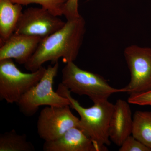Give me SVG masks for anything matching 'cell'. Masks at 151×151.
I'll list each match as a JSON object with an SVG mask.
<instances>
[{"label": "cell", "instance_id": "cell-8", "mask_svg": "<svg viewBox=\"0 0 151 151\" xmlns=\"http://www.w3.org/2000/svg\"><path fill=\"white\" fill-rule=\"evenodd\" d=\"M65 23L43 7H30L22 12L14 33L42 39L60 29Z\"/></svg>", "mask_w": 151, "mask_h": 151}, {"label": "cell", "instance_id": "cell-6", "mask_svg": "<svg viewBox=\"0 0 151 151\" xmlns=\"http://www.w3.org/2000/svg\"><path fill=\"white\" fill-rule=\"evenodd\" d=\"M124 56L131 73V80L124 87L129 94L151 90V48L132 45L126 48Z\"/></svg>", "mask_w": 151, "mask_h": 151}, {"label": "cell", "instance_id": "cell-4", "mask_svg": "<svg viewBox=\"0 0 151 151\" xmlns=\"http://www.w3.org/2000/svg\"><path fill=\"white\" fill-rule=\"evenodd\" d=\"M59 68L58 62L49 65L40 81L25 93L17 103L19 111L27 117L32 116L42 105L63 107L70 105L66 97L53 90L54 78Z\"/></svg>", "mask_w": 151, "mask_h": 151}, {"label": "cell", "instance_id": "cell-13", "mask_svg": "<svg viewBox=\"0 0 151 151\" xmlns=\"http://www.w3.org/2000/svg\"><path fill=\"white\" fill-rule=\"evenodd\" d=\"M132 136L151 149V112L137 111L133 117Z\"/></svg>", "mask_w": 151, "mask_h": 151}, {"label": "cell", "instance_id": "cell-15", "mask_svg": "<svg viewBox=\"0 0 151 151\" xmlns=\"http://www.w3.org/2000/svg\"><path fill=\"white\" fill-rule=\"evenodd\" d=\"M12 2L22 5L31 4H38L52 14L57 16L63 15V9L67 0H10Z\"/></svg>", "mask_w": 151, "mask_h": 151}, {"label": "cell", "instance_id": "cell-5", "mask_svg": "<svg viewBox=\"0 0 151 151\" xmlns=\"http://www.w3.org/2000/svg\"><path fill=\"white\" fill-rule=\"evenodd\" d=\"M46 68L42 66L30 73L22 72L12 59L0 60V99L17 103L22 96L40 81Z\"/></svg>", "mask_w": 151, "mask_h": 151}, {"label": "cell", "instance_id": "cell-10", "mask_svg": "<svg viewBox=\"0 0 151 151\" xmlns=\"http://www.w3.org/2000/svg\"><path fill=\"white\" fill-rule=\"evenodd\" d=\"M133 118L129 102L119 99L114 104L111 116L109 137L118 146H121L128 137L132 134Z\"/></svg>", "mask_w": 151, "mask_h": 151}, {"label": "cell", "instance_id": "cell-12", "mask_svg": "<svg viewBox=\"0 0 151 151\" xmlns=\"http://www.w3.org/2000/svg\"><path fill=\"white\" fill-rule=\"evenodd\" d=\"M22 5L10 0H0V45L12 35L22 13Z\"/></svg>", "mask_w": 151, "mask_h": 151}, {"label": "cell", "instance_id": "cell-2", "mask_svg": "<svg viewBox=\"0 0 151 151\" xmlns=\"http://www.w3.org/2000/svg\"><path fill=\"white\" fill-rule=\"evenodd\" d=\"M56 92L68 98L70 101V108L79 114V129L91 139L100 151H107L106 146L111 144L109 127L114 105L108 100L94 103L90 108H84L71 96V92L61 83Z\"/></svg>", "mask_w": 151, "mask_h": 151}, {"label": "cell", "instance_id": "cell-1", "mask_svg": "<svg viewBox=\"0 0 151 151\" xmlns=\"http://www.w3.org/2000/svg\"><path fill=\"white\" fill-rule=\"evenodd\" d=\"M85 22L80 16L69 20L61 28L42 39L36 50L24 64L25 69L34 72L45 63L53 65L62 58L63 62H73L76 59L85 32Z\"/></svg>", "mask_w": 151, "mask_h": 151}, {"label": "cell", "instance_id": "cell-17", "mask_svg": "<svg viewBox=\"0 0 151 151\" xmlns=\"http://www.w3.org/2000/svg\"><path fill=\"white\" fill-rule=\"evenodd\" d=\"M78 0H67L63 9V15H64L67 20L74 19L79 17L78 11Z\"/></svg>", "mask_w": 151, "mask_h": 151}, {"label": "cell", "instance_id": "cell-18", "mask_svg": "<svg viewBox=\"0 0 151 151\" xmlns=\"http://www.w3.org/2000/svg\"><path fill=\"white\" fill-rule=\"evenodd\" d=\"M128 102L130 104L151 106V90L144 93L130 95Z\"/></svg>", "mask_w": 151, "mask_h": 151}, {"label": "cell", "instance_id": "cell-7", "mask_svg": "<svg viewBox=\"0 0 151 151\" xmlns=\"http://www.w3.org/2000/svg\"><path fill=\"white\" fill-rule=\"evenodd\" d=\"M70 105L46 106L38 118L37 132L45 142L55 140L73 127L79 128V119L72 113Z\"/></svg>", "mask_w": 151, "mask_h": 151}, {"label": "cell", "instance_id": "cell-9", "mask_svg": "<svg viewBox=\"0 0 151 151\" xmlns=\"http://www.w3.org/2000/svg\"><path fill=\"white\" fill-rule=\"evenodd\" d=\"M42 39L38 37L14 33L0 48V60L14 59L24 64L35 53Z\"/></svg>", "mask_w": 151, "mask_h": 151}, {"label": "cell", "instance_id": "cell-14", "mask_svg": "<svg viewBox=\"0 0 151 151\" xmlns=\"http://www.w3.org/2000/svg\"><path fill=\"white\" fill-rule=\"evenodd\" d=\"M33 145L27 140L26 135L19 134L15 130L0 135V151H35Z\"/></svg>", "mask_w": 151, "mask_h": 151}, {"label": "cell", "instance_id": "cell-16", "mask_svg": "<svg viewBox=\"0 0 151 151\" xmlns=\"http://www.w3.org/2000/svg\"><path fill=\"white\" fill-rule=\"evenodd\" d=\"M119 151H151V149L130 135L126 139L119 149Z\"/></svg>", "mask_w": 151, "mask_h": 151}, {"label": "cell", "instance_id": "cell-11", "mask_svg": "<svg viewBox=\"0 0 151 151\" xmlns=\"http://www.w3.org/2000/svg\"><path fill=\"white\" fill-rule=\"evenodd\" d=\"M44 151H100L93 141L78 127H73L55 140L45 142Z\"/></svg>", "mask_w": 151, "mask_h": 151}, {"label": "cell", "instance_id": "cell-3", "mask_svg": "<svg viewBox=\"0 0 151 151\" xmlns=\"http://www.w3.org/2000/svg\"><path fill=\"white\" fill-rule=\"evenodd\" d=\"M61 83L71 92L88 96L94 103L108 100L114 93L126 92L125 88H113L101 76L83 70L73 62L63 68Z\"/></svg>", "mask_w": 151, "mask_h": 151}]
</instances>
